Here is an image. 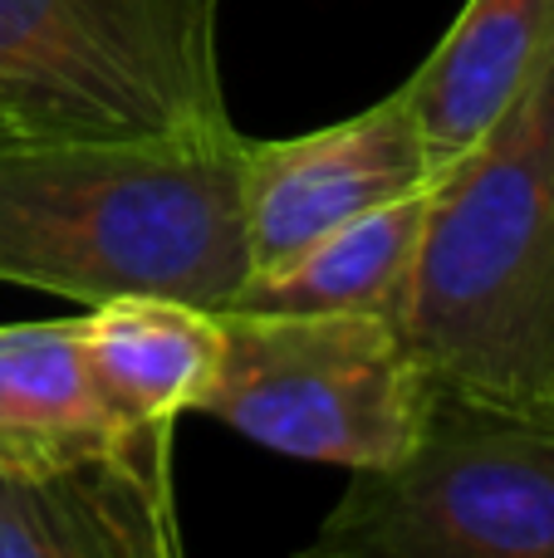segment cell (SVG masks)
Returning <instances> with one entry per match:
<instances>
[{
    "label": "cell",
    "instance_id": "6da1fadb",
    "mask_svg": "<svg viewBox=\"0 0 554 558\" xmlns=\"http://www.w3.org/2000/svg\"><path fill=\"white\" fill-rule=\"evenodd\" d=\"M236 128L0 143V279L79 304L167 294L226 308L251 275Z\"/></svg>",
    "mask_w": 554,
    "mask_h": 558
},
{
    "label": "cell",
    "instance_id": "7a4b0ae2",
    "mask_svg": "<svg viewBox=\"0 0 554 558\" xmlns=\"http://www.w3.org/2000/svg\"><path fill=\"white\" fill-rule=\"evenodd\" d=\"M398 324L432 387L554 422V45L496 128L432 177Z\"/></svg>",
    "mask_w": 554,
    "mask_h": 558
},
{
    "label": "cell",
    "instance_id": "3957f363",
    "mask_svg": "<svg viewBox=\"0 0 554 558\" xmlns=\"http://www.w3.org/2000/svg\"><path fill=\"white\" fill-rule=\"evenodd\" d=\"M221 0H0V118L29 143L226 133Z\"/></svg>",
    "mask_w": 554,
    "mask_h": 558
},
{
    "label": "cell",
    "instance_id": "277c9868",
    "mask_svg": "<svg viewBox=\"0 0 554 558\" xmlns=\"http://www.w3.org/2000/svg\"><path fill=\"white\" fill-rule=\"evenodd\" d=\"M216 314L226 357L206 416L265 451L349 471L418 446L437 387L398 314Z\"/></svg>",
    "mask_w": 554,
    "mask_h": 558
},
{
    "label": "cell",
    "instance_id": "5b68a950",
    "mask_svg": "<svg viewBox=\"0 0 554 558\" xmlns=\"http://www.w3.org/2000/svg\"><path fill=\"white\" fill-rule=\"evenodd\" d=\"M294 558H554V422L437 387L418 446L353 471Z\"/></svg>",
    "mask_w": 554,
    "mask_h": 558
},
{
    "label": "cell",
    "instance_id": "8992f818",
    "mask_svg": "<svg viewBox=\"0 0 554 558\" xmlns=\"http://www.w3.org/2000/svg\"><path fill=\"white\" fill-rule=\"evenodd\" d=\"M432 186L408 98L388 94L334 128L280 143H251L241 153V202L251 275L300 255L320 235L339 231L353 216Z\"/></svg>",
    "mask_w": 554,
    "mask_h": 558
},
{
    "label": "cell",
    "instance_id": "52a82bcc",
    "mask_svg": "<svg viewBox=\"0 0 554 558\" xmlns=\"http://www.w3.org/2000/svg\"><path fill=\"white\" fill-rule=\"evenodd\" d=\"M0 558H186L172 426L35 475H0Z\"/></svg>",
    "mask_w": 554,
    "mask_h": 558
},
{
    "label": "cell",
    "instance_id": "ba28073f",
    "mask_svg": "<svg viewBox=\"0 0 554 558\" xmlns=\"http://www.w3.org/2000/svg\"><path fill=\"white\" fill-rule=\"evenodd\" d=\"M554 45V0H467L427 64L402 84L432 177L471 153Z\"/></svg>",
    "mask_w": 554,
    "mask_h": 558
},
{
    "label": "cell",
    "instance_id": "9c48e42d",
    "mask_svg": "<svg viewBox=\"0 0 554 558\" xmlns=\"http://www.w3.org/2000/svg\"><path fill=\"white\" fill-rule=\"evenodd\" d=\"M143 426L108 407L79 318L0 328V475H35L118 451Z\"/></svg>",
    "mask_w": 554,
    "mask_h": 558
},
{
    "label": "cell",
    "instance_id": "30bf717a",
    "mask_svg": "<svg viewBox=\"0 0 554 558\" xmlns=\"http://www.w3.org/2000/svg\"><path fill=\"white\" fill-rule=\"evenodd\" d=\"M84 357L108 407L133 426H172L202 412L221 377V314L167 294H123L79 318Z\"/></svg>",
    "mask_w": 554,
    "mask_h": 558
},
{
    "label": "cell",
    "instance_id": "8fae6325",
    "mask_svg": "<svg viewBox=\"0 0 554 558\" xmlns=\"http://www.w3.org/2000/svg\"><path fill=\"white\" fill-rule=\"evenodd\" d=\"M427 216V186L353 216L300 255L245 275L226 308L245 314H398Z\"/></svg>",
    "mask_w": 554,
    "mask_h": 558
},
{
    "label": "cell",
    "instance_id": "7c38bea8",
    "mask_svg": "<svg viewBox=\"0 0 554 558\" xmlns=\"http://www.w3.org/2000/svg\"><path fill=\"white\" fill-rule=\"evenodd\" d=\"M10 137H15V133H10V123H5V118H0V143H10Z\"/></svg>",
    "mask_w": 554,
    "mask_h": 558
}]
</instances>
